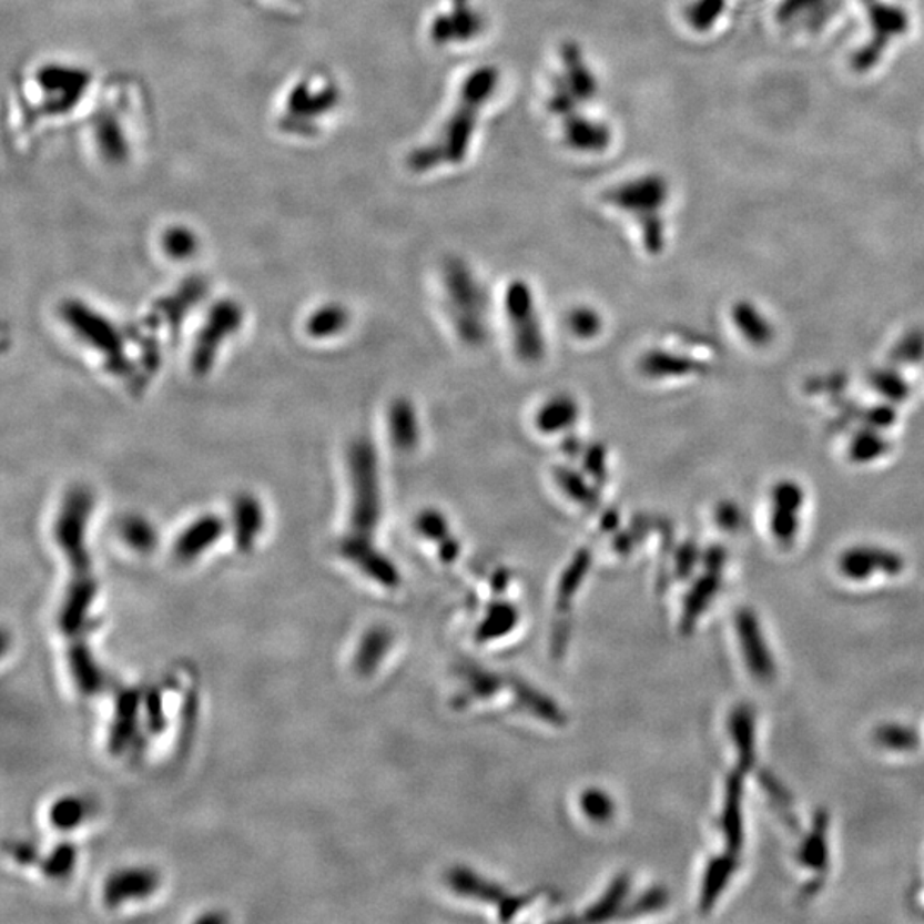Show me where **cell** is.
<instances>
[{"label": "cell", "mask_w": 924, "mask_h": 924, "mask_svg": "<svg viewBox=\"0 0 924 924\" xmlns=\"http://www.w3.org/2000/svg\"><path fill=\"white\" fill-rule=\"evenodd\" d=\"M847 384V378L844 375L832 374L823 375V377H815L806 384V389L810 393H837L844 389Z\"/></svg>", "instance_id": "obj_40"}, {"label": "cell", "mask_w": 924, "mask_h": 924, "mask_svg": "<svg viewBox=\"0 0 924 924\" xmlns=\"http://www.w3.org/2000/svg\"><path fill=\"white\" fill-rule=\"evenodd\" d=\"M548 131L563 156L582 163L607 160L615 154L621 139L617 119L608 109L563 120Z\"/></svg>", "instance_id": "obj_7"}, {"label": "cell", "mask_w": 924, "mask_h": 924, "mask_svg": "<svg viewBox=\"0 0 924 924\" xmlns=\"http://www.w3.org/2000/svg\"><path fill=\"white\" fill-rule=\"evenodd\" d=\"M9 854H11L12 860L18 861L19 865H33L34 861L38 860L37 847L31 842H12L9 846Z\"/></svg>", "instance_id": "obj_42"}, {"label": "cell", "mask_w": 924, "mask_h": 924, "mask_svg": "<svg viewBox=\"0 0 924 924\" xmlns=\"http://www.w3.org/2000/svg\"><path fill=\"white\" fill-rule=\"evenodd\" d=\"M582 806H585L586 813L596 820H607L611 815V810H613L610 800L601 793L586 794Z\"/></svg>", "instance_id": "obj_39"}, {"label": "cell", "mask_w": 924, "mask_h": 924, "mask_svg": "<svg viewBox=\"0 0 924 924\" xmlns=\"http://www.w3.org/2000/svg\"><path fill=\"white\" fill-rule=\"evenodd\" d=\"M225 520L214 514L199 517L191 526L180 532L173 545V554L180 561H192L210 550L225 532Z\"/></svg>", "instance_id": "obj_15"}, {"label": "cell", "mask_w": 924, "mask_h": 924, "mask_svg": "<svg viewBox=\"0 0 924 924\" xmlns=\"http://www.w3.org/2000/svg\"><path fill=\"white\" fill-rule=\"evenodd\" d=\"M875 740L883 749L894 750V752H910L914 750L920 743V734L910 727H902V724H885V727L876 730Z\"/></svg>", "instance_id": "obj_27"}, {"label": "cell", "mask_w": 924, "mask_h": 924, "mask_svg": "<svg viewBox=\"0 0 924 924\" xmlns=\"http://www.w3.org/2000/svg\"><path fill=\"white\" fill-rule=\"evenodd\" d=\"M244 311L232 299H221L211 307L203 329L199 331L192 348L191 367L197 375L207 374L213 368L217 349L232 334L242 326Z\"/></svg>", "instance_id": "obj_9"}, {"label": "cell", "mask_w": 924, "mask_h": 924, "mask_svg": "<svg viewBox=\"0 0 924 924\" xmlns=\"http://www.w3.org/2000/svg\"><path fill=\"white\" fill-rule=\"evenodd\" d=\"M69 671L79 693L100 695L109 689V677L100 668L88 640H71L68 648Z\"/></svg>", "instance_id": "obj_13"}, {"label": "cell", "mask_w": 924, "mask_h": 924, "mask_svg": "<svg viewBox=\"0 0 924 924\" xmlns=\"http://www.w3.org/2000/svg\"><path fill=\"white\" fill-rule=\"evenodd\" d=\"M88 803L83 798L62 796L50 806L49 820L57 831L69 832L78 829L87 820Z\"/></svg>", "instance_id": "obj_22"}, {"label": "cell", "mask_w": 924, "mask_h": 924, "mask_svg": "<svg viewBox=\"0 0 924 924\" xmlns=\"http://www.w3.org/2000/svg\"><path fill=\"white\" fill-rule=\"evenodd\" d=\"M495 33L487 0H431L425 9V47L441 57H463L484 49Z\"/></svg>", "instance_id": "obj_6"}, {"label": "cell", "mask_w": 924, "mask_h": 924, "mask_svg": "<svg viewBox=\"0 0 924 924\" xmlns=\"http://www.w3.org/2000/svg\"><path fill=\"white\" fill-rule=\"evenodd\" d=\"M924 358V331H907L895 343L891 352V359L895 365H916Z\"/></svg>", "instance_id": "obj_30"}, {"label": "cell", "mask_w": 924, "mask_h": 924, "mask_svg": "<svg viewBox=\"0 0 924 924\" xmlns=\"http://www.w3.org/2000/svg\"><path fill=\"white\" fill-rule=\"evenodd\" d=\"M734 863L730 857H722V860L714 861L708 875H705L704 892H702V906L709 907L714 904L719 892L724 887V883L730 880L733 873Z\"/></svg>", "instance_id": "obj_32"}, {"label": "cell", "mask_w": 924, "mask_h": 924, "mask_svg": "<svg viewBox=\"0 0 924 924\" xmlns=\"http://www.w3.org/2000/svg\"><path fill=\"white\" fill-rule=\"evenodd\" d=\"M122 538L134 550L146 551L156 547L158 536L153 526L143 517H129L122 525Z\"/></svg>", "instance_id": "obj_28"}, {"label": "cell", "mask_w": 924, "mask_h": 924, "mask_svg": "<svg viewBox=\"0 0 924 924\" xmlns=\"http://www.w3.org/2000/svg\"><path fill=\"white\" fill-rule=\"evenodd\" d=\"M509 93V75L491 60H475L450 79L440 110L409 148L406 169L425 180L466 172L479 156L494 116Z\"/></svg>", "instance_id": "obj_1"}, {"label": "cell", "mask_w": 924, "mask_h": 924, "mask_svg": "<svg viewBox=\"0 0 924 924\" xmlns=\"http://www.w3.org/2000/svg\"><path fill=\"white\" fill-rule=\"evenodd\" d=\"M143 708L150 731H153V734L162 733L165 728V712H163L162 695L158 693V690L144 693Z\"/></svg>", "instance_id": "obj_35"}, {"label": "cell", "mask_w": 924, "mask_h": 924, "mask_svg": "<svg viewBox=\"0 0 924 924\" xmlns=\"http://www.w3.org/2000/svg\"><path fill=\"white\" fill-rule=\"evenodd\" d=\"M715 519H718L722 529L737 531L743 522V514L734 501H722L721 506L718 507V512H715Z\"/></svg>", "instance_id": "obj_37"}, {"label": "cell", "mask_w": 924, "mask_h": 924, "mask_svg": "<svg viewBox=\"0 0 924 924\" xmlns=\"http://www.w3.org/2000/svg\"><path fill=\"white\" fill-rule=\"evenodd\" d=\"M801 857L810 866H823L827 860V844H825V827H816L813 835L806 839L805 846L801 851Z\"/></svg>", "instance_id": "obj_33"}, {"label": "cell", "mask_w": 924, "mask_h": 924, "mask_svg": "<svg viewBox=\"0 0 924 924\" xmlns=\"http://www.w3.org/2000/svg\"><path fill=\"white\" fill-rule=\"evenodd\" d=\"M895 419H897V413L891 405L873 406V408L863 409L860 415V422H863L865 427L876 428V430L892 427Z\"/></svg>", "instance_id": "obj_36"}, {"label": "cell", "mask_w": 924, "mask_h": 924, "mask_svg": "<svg viewBox=\"0 0 924 924\" xmlns=\"http://www.w3.org/2000/svg\"><path fill=\"white\" fill-rule=\"evenodd\" d=\"M870 384L876 393L882 394L891 403H901L910 396V384L894 368H879L869 377Z\"/></svg>", "instance_id": "obj_25"}, {"label": "cell", "mask_w": 924, "mask_h": 924, "mask_svg": "<svg viewBox=\"0 0 924 924\" xmlns=\"http://www.w3.org/2000/svg\"><path fill=\"white\" fill-rule=\"evenodd\" d=\"M389 425L390 437H393L396 447L409 449V447L415 446L416 438H418L416 416L406 403L394 405L393 412H390Z\"/></svg>", "instance_id": "obj_24"}, {"label": "cell", "mask_w": 924, "mask_h": 924, "mask_svg": "<svg viewBox=\"0 0 924 924\" xmlns=\"http://www.w3.org/2000/svg\"><path fill=\"white\" fill-rule=\"evenodd\" d=\"M737 627L750 671L760 680H769L774 674V661L769 654V648L760 632L755 615L741 611L738 615Z\"/></svg>", "instance_id": "obj_16"}, {"label": "cell", "mask_w": 924, "mask_h": 924, "mask_svg": "<svg viewBox=\"0 0 924 924\" xmlns=\"http://www.w3.org/2000/svg\"><path fill=\"white\" fill-rule=\"evenodd\" d=\"M91 512L93 495L88 488L75 487L69 490L62 500L53 525L57 545L69 561L71 570L68 591L57 617L60 632L64 633L69 642L88 640L93 629L90 623V610L97 599L98 582L87 539Z\"/></svg>", "instance_id": "obj_3"}, {"label": "cell", "mask_w": 924, "mask_h": 924, "mask_svg": "<svg viewBox=\"0 0 924 924\" xmlns=\"http://www.w3.org/2000/svg\"><path fill=\"white\" fill-rule=\"evenodd\" d=\"M352 516L349 531L341 539L339 551L365 576L384 588H396L399 576L393 563L374 548V532L380 519V485L377 456L368 440H356L349 450Z\"/></svg>", "instance_id": "obj_4"}, {"label": "cell", "mask_w": 924, "mask_h": 924, "mask_svg": "<svg viewBox=\"0 0 924 924\" xmlns=\"http://www.w3.org/2000/svg\"><path fill=\"white\" fill-rule=\"evenodd\" d=\"M78 853L75 847L69 842H62L59 846L53 847L52 853L42 861V870L50 879H65L71 875L74 869Z\"/></svg>", "instance_id": "obj_31"}, {"label": "cell", "mask_w": 924, "mask_h": 924, "mask_svg": "<svg viewBox=\"0 0 924 924\" xmlns=\"http://www.w3.org/2000/svg\"><path fill=\"white\" fill-rule=\"evenodd\" d=\"M839 569L847 579L863 580L873 573L897 576L904 569V560L895 551L882 547H854L842 554Z\"/></svg>", "instance_id": "obj_12"}, {"label": "cell", "mask_w": 924, "mask_h": 924, "mask_svg": "<svg viewBox=\"0 0 924 924\" xmlns=\"http://www.w3.org/2000/svg\"><path fill=\"white\" fill-rule=\"evenodd\" d=\"M64 323L74 331L79 339L102 355L105 367L116 377L132 378L134 365L125 352L124 336L109 318L98 314L78 299H68L60 307Z\"/></svg>", "instance_id": "obj_8"}, {"label": "cell", "mask_w": 924, "mask_h": 924, "mask_svg": "<svg viewBox=\"0 0 924 924\" xmlns=\"http://www.w3.org/2000/svg\"><path fill=\"white\" fill-rule=\"evenodd\" d=\"M144 692L141 689H125L115 702L112 727L109 734V750L122 753L129 749L138 734L139 711L143 708Z\"/></svg>", "instance_id": "obj_14"}, {"label": "cell", "mask_w": 924, "mask_h": 924, "mask_svg": "<svg viewBox=\"0 0 924 924\" xmlns=\"http://www.w3.org/2000/svg\"><path fill=\"white\" fill-rule=\"evenodd\" d=\"M206 283L201 280L185 281L184 286L180 292L172 293L166 298L160 299L153 308V327L170 326L175 329L182 324V318L185 317L191 307L197 304L199 299L203 298L206 292Z\"/></svg>", "instance_id": "obj_17"}, {"label": "cell", "mask_w": 924, "mask_h": 924, "mask_svg": "<svg viewBox=\"0 0 924 924\" xmlns=\"http://www.w3.org/2000/svg\"><path fill=\"white\" fill-rule=\"evenodd\" d=\"M771 529L779 544H793L800 529V514L805 504V491L794 479H781L772 488Z\"/></svg>", "instance_id": "obj_10"}, {"label": "cell", "mask_w": 924, "mask_h": 924, "mask_svg": "<svg viewBox=\"0 0 924 924\" xmlns=\"http://www.w3.org/2000/svg\"><path fill=\"white\" fill-rule=\"evenodd\" d=\"M235 544L242 551L252 550L264 528L263 504L251 494L240 495L233 504Z\"/></svg>", "instance_id": "obj_18"}, {"label": "cell", "mask_w": 924, "mask_h": 924, "mask_svg": "<svg viewBox=\"0 0 924 924\" xmlns=\"http://www.w3.org/2000/svg\"><path fill=\"white\" fill-rule=\"evenodd\" d=\"M654 362L656 364H652V367L656 368V372H664V374L671 375L692 374V372L700 370V367H702L700 362L697 364L693 359L674 355H656Z\"/></svg>", "instance_id": "obj_34"}, {"label": "cell", "mask_w": 924, "mask_h": 924, "mask_svg": "<svg viewBox=\"0 0 924 924\" xmlns=\"http://www.w3.org/2000/svg\"><path fill=\"white\" fill-rule=\"evenodd\" d=\"M731 731H733L734 741H737L738 750H740L741 762L750 768L753 762V722L752 714L747 709H738L731 718Z\"/></svg>", "instance_id": "obj_29"}, {"label": "cell", "mask_w": 924, "mask_h": 924, "mask_svg": "<svg viewBox=\"0 0 924 924\" xmlns=\"http://www.w3.org/2000/svg\"><path fill=\"white\" fill-rule=\"evenodd\" d=\"M627 883L626 882H617V885H613L611 889L610 895H608L605 901L592 911L591 920H601V917H607L608 914L613 913L615 906H617L618 902H620L621 895L626 892Z\"/></svg>", "instance_id": "obj_41"}, {"label": "cell", "mask_w": 924, "mask_h": 924, "mask_svg": "<svg viewBox=\"0 0 924 924\" xmlns=\"http://www.w3.org/2000/svg\"><path fill=\"white\" fill-rule=\"evenodd\" d=\"M607 78L595 53L576 38H561L545 57L536 102L547 128L589 115L605 105Z\"/></svg>", "instance_id": "obj_2"}, {"label": "cell", "mask_w": 924, "mask_h": 924, "mask_svg": "<svg viewBox=\"0 0 924 924\" xmlns=\"http://www.w3.org/2000/svg\"><path fill=\"white\" fill-rule=\"evenodd\" d=\"M514 620H516V615H514L509 608H498V610L491 615L490 620L487 621L485 629L481 630V637H494L497 636V633L507 632V630L512 627Z\"/></svg>", "instance_id": "obj_38"}, {"label": "cell", "mask_w": 924, "mask_h": 924, "mask_svg": "<svg viewBox=\"0 0 924 924\" xmlns=\"http://www.w3.org/2000/svg\"><path fill=\"white\" fill-rule=\"evenodd\" d=\"M724 831L730 841V847L737 851L741 846V781L731 779L728 790L727 813H724Z\"/></svg>", "instance_id": "obj_26"}, {"label": "cell", "mask_w": 924, "mask_h": 924, "mask_svg": "<svg viewBox=\"0 0 924 924\" xmlns=\"http://www.w3.org/2000/svg\"><path fill=\"white\" fill-rule=\"evenodd\" d=\"M673 187L662 170L632 166L599 187L598 203L632 226L639 244L656 255L667 245V210Z\"/></svg>", "instance_id": "obj_5"}, {"label": "cell", "mask_w": 924, "mask_h": 924, "mask_svg": "<svg viewBox=\"0 0 924 924\" xmlns=\"http://www.w3.org/2000/svg\"><path fill=\"white\" fill-rule=\"evenodd\" d=\"M160 873L146 866L116 870L103 883V902L119 907L129 902L146 901L160 889Z\"/></svg>", "instance_id": "obj_11"}, {"label": "cell", "mask_w": 924, "mask_h": 924, "mask_svg": "<svg viewBox=\"0 0 924 924\" xmlns=\"http://www.w3.org/2000/svg\"><path fill=\"white\" fill-rule=\"evenodd\" d=\"M891 449L887 438L876 428L865 427L854 434L850 444V457L857 465H869L879 457L885 456Z\"/></svg>", "instance_id": "obj_21"}, {"label": "cell", "mask_w": 924, "mask_h": 924, "mask_svg": "<svg viewBox=\"0 0 924 924\" xmlns=\"http://www.w3.org/2000/svg\"><path fill=\"white\" fill-rule=\"evenodd\" d=\"M390 637L387 630L372 629L365 633L358 654H356L355 667L362 674L372 673L378 667V662L386 654L389 648Z\"/></svg>", "instance_id": "obj_23"}, {"label": "cell", "mask_w": 924, "mask_h": 924, "mask_svg": "<svg viewBox=\"0 0 924 924\" xmlns=\"http://www.w3.org/2000/svg\"><path fill=\"white\" fill-rule=\"evenodd\" d=\"M731 315H733L734 326L740 331L741 336L749 341L750 345L763 348V346L771 345L774 341V326L769 323V318H765V315L752 302H747V299L738 302V304H734Z\"/></svg>", "instance_id": "obj_19"}, {"label": "cell", "mask_w": 924, "mask_h": 924, "mask_svg": "<svg viewBox=\"0 0 924 924\" xmlns=\"http://www.w3.org/2000/svg\"><path fill=\"white\" fill-rule=\"evenodd\" d=\"M349 323V315L345 307L337 304L324 305L312 312L307 321V333L315 339H326L345 331Z\"/></svg>", "instance_id": "obj_20"}]
</instances>
